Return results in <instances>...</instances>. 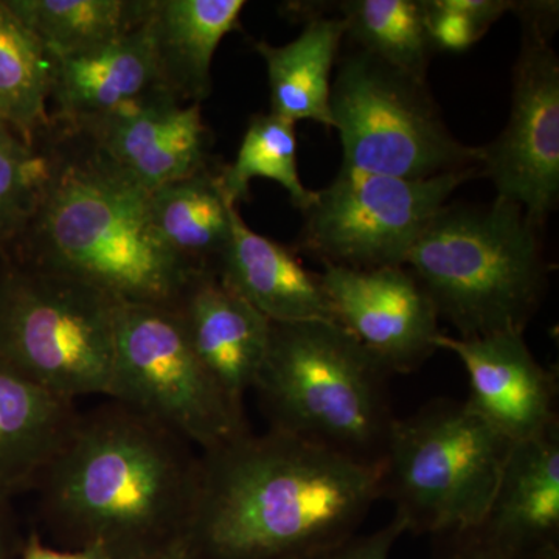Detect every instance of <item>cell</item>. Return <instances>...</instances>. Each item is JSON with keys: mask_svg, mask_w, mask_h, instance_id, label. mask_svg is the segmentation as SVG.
<instances>
[{"mask_svg": "<svg viewBox=\"0 0 559 559\" xmlns=\"http://www.w3.org/2000/svg\"><path fill=\"white\" fill-rule=\"evenodd\" d=\"M536 229L516 205L451 204L430 219L407 267L459 337L524 334L547 288Z\"/></svg>", "mask_w": 559, "mask_h": 559, "instance_id": "cell-5", "label": "cell"}, {"mask_svg": "<svg viewBox=\"0 0 559 559\" xmlns=\"http://www.w3.org/2000/svg\"><path fill=\"white\" fill-rule=\"evenodd\" d=\"M219 176L224 193L234 205L249 200L250 180L255 178L280 183L299 210L307 207L312 198L297 170L296 123L271 112L250 119L237 159L221 167Z\"/></svg>", "mask_w": 559, "mask_h": 559, "instance_id": "cell-26", "label": "cell"}, {"mask_svg": "<svg viewBox=\"0 0 559 559\" xmlns=\"http://www.w3.org/2000/svg\"><path fill=\"white\" fill-rule=\"evenodd\" d=\"M156 419L201 452L250 432L191 347L175 307L124 304L112 396Z\"/></svg>", "mask_w": 559, "mask_h": 559, "instance_id": "cell-9", "label": "cell"}, {"mask_svg": "<svg viewBox=\"0 0 559 559\" xmlns=\"http://www.w3.org/2000/svg\"><path fill=\"white\" fill-rule=\"evenodd\" d=\"M511 444L465 401H430L393 423L381 496L406 533L436 538L479 527Z\"/></svg>", "mask_w": 559, "mask_h": 559, "instance_id": "cell-7", "label": "cell"}, {"mask_svg": "<svg viewBox=\"0 0 559 559\" xmlns=\"http://www.w3.org/2000/svg\"><path fill=\"white\" fill-rule=\"evenodd\" d=\"M79 417L75 401L39 388L0 359V502L38 487Z\"/></svg>", "mask_w": 559, "mask_h": 559, "instance_id": "cell-19", "label": "cell"}, {"mask_svg": "<svg viewBox=\"0 0 559 559\" xmlns=\"http://www.w3.org/2000/svg\"><path fill=\"white\" fill-rule=\"evenodd\" d=\"M513 13L522 39L509 123L481 146L480 178L540 230L559 198V60L551 46L558 3L516 2Z\"/></svg>", "mask_w": 559, "mask_h": 559, "instance_id": "cell-11", "label": "cell"}, {"mask_svg": "<svg viewBox=\"0 0 559 559\" xmlns=\"http://www.w3.org/2000/svg\"><path fill=\"white\" fill-rule=\"evenodd\" d=\"M242 0H150L148 22L160 86L180 102L201 105L212 91L213 57L240 27Z\"/></svg>", "mask_w": 559, "mask_h": 559, "instance_id": "cell-20", "label": "cell"}, {"mask_svg": "<svg viewBox=\"0 0 559 559\" xmlns=\"http://www.w3.org/2000/svg\"><path fill=\"white\" fill-rule=\"evenodd\" d=\"M481 535L527 559H559V425L511 444Z\"/></svg>", "mask_w": 559, "mask_h": 559, "instance_id": "cell-16", "label": "cell"}, {"mask_svg": "<svg viewBox=\"0 0 559 559\" xmlns=\"http://www.w3.org/2000/svg\"><path fill=\"white\" fill-rule=\"evenodd\" d=\"M336 322L393 373L418 370L439 349V312L406 266H323Z\"/></svg>", "mask_w": 559, "mask_h": 559, "instance_id": "cell-12", "label": "cell"}, {"mask_svg": "<svg viewBox=\"0 0 559 559\" xmlns=\"http://www.w3.org/2000/svg\"><path fill=\"white\" fill-rule=\"evenodd\" d=\"M444 2L452 10L468 17L484 33H487L503 14L514 11L516 5V2H510V0H444Z\"/></svg>", "mask_w": 559, "mask_h": 559, "instance_id": "cell-31", "label": "cell"}, {"mask_svg": "<svg viewBox=\"0 0 559 559\" xmlns=\"http://www.w3.org/2000/svg\"><path fill=\"white\" fill-rule=\"evenodd\" d=\"M175 310L191 347L234 406L253 389L270 347L271 320L227 288L215 272H197Z\"/></svg>", "mask_w": 559, "mask_h": 559, "instance_id": "cell-15", "label": "cell"}, {"mask_svg": "<svg viewBox=\"0 0 559 559\" xmlns=\"http://www.w3.org/2000/svg\"><path fill=\"white\" fill-rule=\"evenodd\" d=\"M135 559H197L190 536L173 540L160 549L151 551L148 555Z\"/></svg>", "mask_w": 559, "mask_h": 559, "instance_id": "cell-34", "label": "cell"}, {"mask_svg": "<svg viewBox=\"0 0 559 559\" xmlns=\"http://www.w3.org/2000/svg\"><path fill=\"white\" fill-rule=\"evenodd\" d=\"M340 16H314L296 39L285 46L266 40L255 50L266 62L271 92V114L296 123L312 120L333 128L331 117V72L345 38Z\"/></svg>", "mask_w": 559, "mask_h": 559, "instance_id": "cell-21", "label": "cell"}, {"mask_svg": "<svg viewBox=\"0 0 559 559\" xmlns=\"http://www.w3.org/2000/svg\"><path fill=\"white\" fill-rule=\"evenodd\" d=\"M22 547L24 543L17 532L10 503L0 502V559L20 558Z\"/></svg>", "mask_w": 559, "mask_h": 559, "instance_id": "cell-33", "label": "cell"}, {"mask_svg": "<svg viewBox=\"0 0 559 559\" xmlns=\"http://www.w3.org/2000/svg\"><path fill=\"white\" fill-rule=\"evenodd\" d=\"M182 103L170 92L157 90L69 130L84 135L114 167L151 193L212 165L201 106Z\"/></svg>", "mask_w": 559, "mask_h": 559, "instance_id": "cell-13", "label": "cell"}, {"mask_svg": "<svg viewBox=\"0 0 559 559\" xmlns=\"http://www.w3.org/2000/svg\"><path fill=\"white\" fill-rule=\"evenodd\" d=\"M3 263H5V252L0 250V272H2Z\"/></svg>", "mask_w": 559, "mask_h": 559, "instance_id": "cell-36", "label": "cell"}, {"mask_svg": "<svg viewBox=\"0 0 559 559\" xmlns=\"http://www.w3.org/2000/svg\"><path fill=\"white\" fill-rule=\"evenodd\" d=\"M216 275L271 322H336L322 275L308 271L296 250L249 229L238 209Z\"/></svg>", "mask_w": 559, "mask_h": 559, "instance_id": "cell-18", "label": "cell"}, {"mask_svg": "<svg viewBox=\"0 0 559 559\" xmlns=\"http://www.w3.org/2000/svg\"><path fill=\"white\" fill-rule=\"evenodd\" d=\"M13 131L10 128V124L7 123L5 119H3L2 114H0V134H3V132Z\"/></svg>", "mask_w": 559, "mask_h": 559, "instance_id": "cell-35", "label": "cell"}, {"mask_svg": "<svg viewBox=\"0 0 559 559\" xmlns=\"http://www.w3.org/2000/svg\"><path fill=\"white\" fill-rule=\"evenodd\" d=\"M50 58L86 53L139 24L148 0H5Z\"/></svg>", "mask_w": 559, "mask_h": 559, "instance_id": "cell-23", "label": "cell"}, {"mask_svg": "<svg viewBox=\"0 0 559 559\" xmlns=\"http://www.w3.org/2000/svg\"><path fill=\"white\" fill-rule=\"evenodd\" d=\"M389 377L340 323L272 322L253 390L270 429L381 469L396 419Z\"/></svg>", "mask_w": 559, "mask_h": 559, "instance_id": "cell-4", "label": "cell"}, {"mask_svg": "<svg viewBox=\"0 0 559 559\" xmlns=\"http://www.w3.org/2000/svg\"><path fill=\"white\" fill-rule=\"evenodd\" d=\"M221 167L209 165L151 191L150 205L162 240L194 272H215L231 235V204Z\"/></svg>", "mask_w": 559, "mask_h": 559, "instance_id": "cell-22", "label": "cell"}, {"mask_svg": "<svg viewBox=\"0 0 559 559\" xmlns=\"http://www.w3.org/2000/svg\"><path fill=\"white\" fill-rule=\"evenodd\" d=\"M336 10L356 49L428 83L436 53L428 31L426 0H345Z\"/></svg>", "mask_w": 559, "mask_h": 559, "instance_id": "cell-24", "label": "cell"}, {"mask_svg": "<svg viewBox=\"0 0 559 559\" xmlns=\"http://www.w3.org/2000/svg\"><path fill=\"white\" fill-rule=\"evenodd\" d=\"M123 301L5 253L0 359L62 399H110Z\"/></svg>", "mask_w": 559, "mask_h": 559, "instance_id": "cell-6", "label": "cell"}, {"mask_svg": "<svg viewBox=\"0 0 559 559\" xmlns=\"http://www.w3.org/2000/svg\"><path fill=\"white\" fill-rule=\"evenodd\" d=\"M50 87L49 53L0 0V114L27 142L49 123Z\"/></svg>", "mask_w": 559, "mask_h": 559, "instance_id": "cell-25", "label": "cell"}, {"mask_svg": "<svg viewBox=\"0 0 559 559\" xmlns=\"http://www.w3.org/2000/svg\"><path fill=\"white\" fill-rule=\"evenodd\" d=\"M50 173L7 255L79 278L123 304L175 307L197 272L162 240L150 193L80 132L49 119Z\"/></svg>", "mask_w": 559, "mask_h": 559, "instance_id": "cell-3", "label": "cell"}, {"mask_svg": "<svg viewBox=\"0 0 559 559\" xmlns=\"http://www.w3.org/2000/svg\"><path fill=\"white\" fill-rule=\"evenodd\" d=\"M406 533L399 518L369 535H353L352 538L319 554L304 559H389L390 551L400 536Z\"/></svg>", "mask_w": 559, "mask_h": 559, "instance_id": "cell-29", "label": "cell"}, {"mask_svg": "<svg viewBox=\"0 0 559 559\" xmlns=\"http://www.w3.org/2000/svg\"><path fill=\"white\" fill-rule=\"evenodd\" d=\"M437 347L462 360L469 378V409L511 443L558 425L557 378L535 359L524 334L507 331L465 340L441 333Z\"/></svg>", "mask_w": 559, "mask_h": 559, "instance_id": "cell-14", "label": "cell"}, {"mask_svg": "<svg viewBox=\"0 0 559 559\" xmlns=\"http://www.w3.org/2000/svg\"><path fill=\"white\" fill-rule=\"evenodd\" d=\"M479 168L412 180L341 168L323 190L312 191L297 250L323 266L378 270L404 266L430 219Z\"/></svg>", "mask_w": 559, "mask_h": 559, "instance_id": "cell-10", "label": "cell"}, {"mask_svg": "<svg viewBox=\"0 0 559 559\" xmlns=\"http://www.w3.org/2000/svg\"><path fill=\"white\" fill-rule=\"evenodd\" d=\"M381 496V469L278 430L201 452L197 559H304L344 543Z\"/></svg>", "mask_w": 559, "mask_h": 559, "instance_id": "cell-1", "label": "cell"}, {"mask_svg": "<svg viewBox=\"0 0 559 559\" xmlns=\"http://www.w3.org/2000/svg\"><path fill=\"white\" fill-rule=\"evenodd\" d=\"M344 170L423 180L474 170L481 146L454 138L423 83L355 49L337 64L330 97Z\"/></svg>", "mask_w": 559, "mask_h": 559, "instance_id": "cell-8", "label": "cell"}, {"mask_svg": "<svg viewBox=\"0 0 559 559\" xmlns=\"http://www.w3.org/2000/svg\"><path fill=\"white\" fill-rule=\"evenodd\" d=\"M433 559H527L513 554L495 540L481 535L479 530L436 536Z\"/></svg>", "mask_w": 559, "mask_h": 559, "instance_id": "cell-30", "label": "cell"}, {"mask_svg": "<svg viewBox=\"0 0 559 559\" xmlns=\"http://www.w3.org/2000/svg\"><path fill=\"white\" fill-rule=\"evenodd\" d=\"M50 173L44 130L33 142L14 131L0 134V250L7 252L27 229Z\"/></svg>", "mask_w": 559, "mask_h": 559, "instance_id": "cell-27", "label": "cell"}, {"mask_svg": "<svg viewBox=\"0 0 559 559\" xmlns=\"http://www.w3.org/2000/svg\"><path fill=\"white\" fill-rule=\"evenodd\" d=\"M148 9L135 27L109 44L73 57L51 58V120L79 128L164 90Z\"/></svg>", "mask_w": 559, "mask_h": 559, "instance_id": "cell-17", "label": "cell"}, {"mask_svg": "<svg viewBox=\"0 0 559 559\" xmlns=\"http://www.w3.org/2000/svg\"><path fill=\"white\" fill-rule=\"evenodd\" d=\"M428 31L433 49L463 51L485 35L468 17L448 7L444 0H426Z\"/></svg>", "mask_w": 559, "mask_h": 559, "instance_id": "cell-28", "label": "cell"}, {"mask_svg": "<svg viewBox=\"0 0 559 559\" xmlns=\"http://www.w3.org/2000/svg\"><path fill=\"white\" fill-rule=\"evenodd\" d=\"M156 419L109 400L81 414L39 480L44 520L70 549L135 559L189 536L201 454Z\"/></svg>", "mask_w": 559, "mask_h": 559, "instance_id": "cell-2", "label": "cell"}, {"mask_svg": "<svg viewBox=\"0 0 559 559\" xmlns=\"http://www.w3.org/2000/svg\"><path fill=\"white\" fill-rule=\"evenodd\" d=\"M20 559H112L100 547L58 550L46 546L36 533L28 536L22 547Z\"/></svg>", "mask_w": 559, "mask_h": 559, "instance_id": "cell-32", "label": "cell"}]
</instances>
